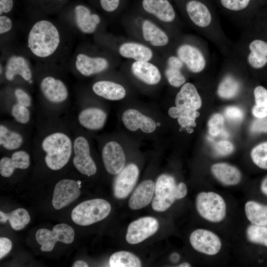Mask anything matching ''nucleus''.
<instances>
[{
  "label": "nucleus",
  "mask_w": 267,
  "mask_h": 267,
  "mask_svg": "<svg viewBox=\"0 0 267 267\" xmlns=\"http://www.w3.org/2000/svg\"><path fill=\"white\" fill-rule=\"evenodd\" d=\"M13 6V0H0V15L9 12Z\"/></svg>",
  "instance_id": "obj_50"
},
{
  "label": "nucleus",
  "mask_w": 267,
  "mask_h": 267,
  "mask_svg": "<svg viewBox=\"0 0 267 267\" xmlns=\"http://www.w3.org/2000/svg\"><path fill=\"white\" fill-rule=\"evenodd\" d=\"M73 228L66 223L55 225L52 230L41 228L36 233L37 242L41 245V250L44 252L52 251L57 241L70 244L74 239Z\"/></svg>",
  "instance_id": "obj_7"
},
{
  "label": "nucleus",
  "mask_w": 267,
  "mask_h": 267,
  "mask_svg": "<svg viewBox=\"0 0 267 267\" xmlns=\"http://www.w3.org/2000/svg\"><path fill=\"white\" fill-rule=\"evenodd\" d=\"M155 184L150 179L141 182L136 188L129 201L132 210H139L147 206L153 199Z\"/></svg>",
  "instance_id": "obj_23"
},
{
  "label": "nucleus",
  "mask_w": 267,
  "mask_h": 267,
  "mask_svg": "<svg viewBox=\"0 0 267 267\" xmlns=\"http://www.w3.org/2000/svg\"><path fill=\"white\" fill-rule=\"evenodd\" d=\"M111 267H140L141 264L139 258L133 253L121 251L113 253L109 259Z\"/></svg>",
  "instance_id": "obj_34"
},
{
  "label": "nucleus",
  "mask_w": 267,
  "mask_h": 267,
  "mask_svg": "<svg viewBox=\"0 0 267 267\" xmlns=\"http://www.w3.org/2000/svg\"><path fill=\"white\" fill-rule=\"evenodd\" d=\"M43 149L46 153L45 162L52 170L62 168L68 162L72 150L69 137L62 133H55L45 137L42 143Z\"/></svg>",
  "instance_id": "obj_3"
},
{
  "label": "nucleus",
  "mask_w": 267,
  "mask_h": 267,
  "mask_svg": "<svg viewBox=\"0 0 267 267\" xmlns=\"http://www.w3.org/2000/svg\"><path fill=\"white\" fill-rule=\"evenodd\" d=\"M251 130L254 133H267V117L263 118H257L251 125Z\"/></svg>",
  "instance_id": "obj_45"
},
{
  "label": "nucleus",
  "mask_w": 267,
  "mask_h": 267,
  "mask_svg": "<svg viewBox=\"0 0 267 267\" xmlns=\"http://www.w3.org/2000/svg\"><path fill=\"white\" fill-rule=\"evenodd\" d=\"M75 157L73 162L75 168L82 174L91 176L96 172L95 163L90 155L89 146L87 139L77 137L74 142Z\"/></svg>",
  "instance_id": "obj_10"
},
{
  "label": "nucleus",
  "mask_w": 267,
  "mask_h": 267,
  "mask_svg": "<svg viewBox=\"0 0 267 267\" xmlns=\"http://www.w3.org/2000/svg\"><path fill=\"white\" fill-rule=\"evenodd\" d=\"M11 113L14 118L20 123L26 124L30 120V112L27 107L18 102L12 106Z\"/></svg>",
  "instance_id": "obj_40"
},
{
  "label": "nucleus",
  "mask_w": 267,
  "mask_h": 267,
  "mask_svg": "<svg viewBox=\"0 0 267 267\" xmlns=\"http://www.w3.org/2000/svg\"><path fill=\"white\" fill-rule=\"evenodd\" d=\"M178 267H191V266L189 263H186V262H184V263H181V264H179L178 266Z\"/></svg>",
  "instance_id": "obj_54"
},
{
  "label": "nucleus",
  "mask_w": 267,
  "mask_h": 267,
  "mask_svg": "<svg viewBox=\"0 0 267 267\" xmlns=\"http://www.w3.org/2000/svg\"><path fill=\"white\" fill-rule=\"evenodd\" d=\"M196 207L199 215L213 222L222 221L226 215V204L219 194L214 192H201L196 198Z\"/></svg>",
  "instance_id": "obj_6"
},
{
  "label": "nucleus",
  "mask_w": 267,
  "mask_h": 267,
  "mask_svg": "<svg viewBox=\"0 0 267 267\" xmlns=\"http://www.w3.org/2000/svg\"><path fill=\"white\" fill-rule=\"evenodd\" d=\"M186 11L192 22L200 28L209 26L212 15L209 9L203 2L197 0H189L186 4Z\"/></svg>",
  "instance_id": "obj_25"
},
{
  "label": "nucleus",
  "mask_w": 267,
  "mask_h": 267,
  "mask_svg": "<svg viewBox=\"0 0 267 267\" xmlns=\"http://www.w3.org/2000/svg\"><path fill=\"white\" fill-rule=\"evenodd\" d=\"M19 75L29 83H32V72L26 59L21 55H13L7 60L5 69V77L9 81Z\"/></svg>",
  "instance_id": "obj_24"
},
{
  "label": "nucleus",
  "mask_w": 267,
  "mask_h": 267,
  "mask_svg": "<svg viewBox=\"0 0 267 267\" xmlns=\"http://www.w3.org/2000/svg\"><path fill=\"white\" fill-rule=\"evenodd\" d=\"M110 62L104 56H90L81 53L76 57L75 67L82 75L90 76L106 70L110 67Z\"/></svg>",
  "instance_id": "obj_18"
},
{
  "label": "nucleus",
  "mask_w": 267,
  "mask_h": 267,
  "mask_svg": "<svg viewBox=\"0 0 267 267\" xmlns=\"http://www.w3.org/2000/svg\"><path fill=\"white\" fill-rule=\"evenodd\" d=\"M215 150L220 156H227L230 154L234 150V146L229 141L222 140L218 141L215 145Z\"/></svg>",
  "instance_id": "obj_44"
},
{
  "label": "nucleus",
  "mask_w": 267,
  "mask_h": 267,
  "mask_svg": "<svg viewBox=\"0 0 267 267\" xmlns=\"http://www.w3.org/2000/svg\"><path fill=\"white\" fill-rule=\"evenodd\" d=\"M251 157L258 167L267 169V141L255 146L251 152Z\"/></svg>",
  "instance_id": "obj_38"
},
{
  "label": "nucleus",
  "mask_w": 267,
  "mask_h": 267,
  "mask_svg": "<svg viewBox=\"0 0 267 267\" xmlns=\"http://www.w3.org/2000/svg\"><path fill=\"white\" fill-rule=\"evenodd\" d=\"M139 176L137 166L133 163L127 165L117 174L113 183V192L118 199L126 198L134 188Z\"/></svg>",
  "instance_id": "obj_14"
},
{
  "label": "nucleus",
  "mask_w": 267,
  "mask_h": 267,
  "mask_svg": "<svg viewBox=\"0 0 267 267\" xmlns=\"http://www.w3.org/2000/svg\"><path fill=\"white\" fill-rule=\"evenodd\" d=\"M211 172L220 182L226 185H236L241 179L239 170L235 167L225 163L213 165Z\"/></svg>",
  "instance_id": "obj_29"
},
{
  "label": "nucleus",
  "mask_w": 267,
  "mask_h": 267,
  "mask_svg": "<svg viewBox=\"0 0 267 267\" xmlns=\"http://www.w3.org/2000/svg\"><path fill=\"white\" fill-rule=\"evenodd\" d=\"M74 267H87L88 265L83 261H76L73 265Z\"/></svg>",
  "instance_id": "obj_52"
},
{
  "label": "nucleus",
  "mask_w": 267,
  "mask_h": 267,
  "mask_svg": "<svg viewBox=\"0 0 267 267\" xmlns=\"http://www.w3.org/2000/svg\"></svg>",
  "instance_id": "obj_55"
},
{
  "label": "nucleus",
  "mask_w": 267,
  "mask_h": 267,
  "mask_svg": "<svg viewBox=\"0 0 267 267\" xmlns=\"http://www.w3.org/2000/svg\"><path fill=\"white\" fill-rule=\"evenodd\" d=\"M122 120L124 126L131 131L140 129L143 133L149 134L156 129V124L150 117L134 109H129L123 113Z\"/></svg>",
  "instance_id": "obj_20"
},
{
  "label": "nucleus",
  "mask_w": 267,
  "mask_h": 267,
  "mask_svg": "<svg viewBox=\"0 0 267 267\" xmlns=\"http://www.w3.org/2000/svg\"><path fill=\"white\" fill-rule=\"evenodd\" d=\"M224 115L227 119L234 122H240L244 118L243 111L234 106L226 107L224 110Z\"/></svg>",
  "instance_id": "obj_43"
},
{
  "label": "nucleus",
  "mask_w": 267,
  "mask_h": 267,
  "mask_svg": "<svg viewBox=\"0 0 267 267\" xmlns=\"http://www.w3.org/2000/svg\"><path fill=\"white\" fill-rule=\"evenodd\" d=\"M27 46L36 57L45 58L53 55L59 47L61 38L56 25L47 20H41L31 28Z\"/></svg>",
  "instance_id": "obj_1"
},
{
  "label": "nucleus",
  "mask_w": 267,
  "mask_h": 267,
  "mask_svg": "<svg viewBox=\"0 0 267 267\" xmlns=\"http://www.w3.org/2000/svg\"><path fill=\"white\" fill-rule=\"evenodd\" d=\"M81 185L75 180L64 179L58 182L54 189L52 204L57 210L60 209L74 201L81 193Z\"/></svg>",
  "instance_id": "obj_13"
},
{
  "label": "nucleus",
  "mask_w": 267,
  "mask_h": 267,
  "mask_svg": "<svg viewBox=\"0 0 267 267\" xmlns=\"http://www.w3.org/2000/svg\"><path fill=\"white\" fill-rule=\"evenodd\" d=\"M223 123L224 118L221 114L216 113L212 115L208 123L209 134L213 136L219 135L221 132Z\"/></svg>",
  "instance_id": "obj_39"
},
{
  "label": "nucleus",
  "mask_w": 267,
  "mask_h": 267,
  "mask_svg": "<svg viewBox=\"0 0 267 267\" xmlns=\"http://www.w3.org/2000/svg\"><path fill=\"white\" fill-rule=\"evenodd\" d=\"M187 192L183 182L176 183L175 178L168 174H162L157 178L155 187V196L152 199V208L157 212L167 210L177 199L184 197Z\"/></svg>",
  "instance_id": "obj_2"
},
{
  "label": "nucleus",
  "mask_w": 267,
  "mask_h": 267,
  "mask_svg": "<svg viewBox=\"0 0 267 267\" xmlns=\"http://www.w3.org/2000/svg\"><path fill=\"white\" fill-rule=\"evenodd\" d=\"M102 157L105 169L110 174H118L125 167L124 151L120 144L116 141H109L104 146Z\"/></svg>",
  "instance_id": "obj_16"
},
{
  "label": "nucleus",
  "mask_w": 267,
  "mask_h": 267,
  "mask_svg": "<svg viewBox=\"0 0 267 267\" xmlns=\"http://www.w3.org/2000/svg\"><path fill=\"white\" fill-rule=\"evenodd\" d=\"M107 115L101 109L89 107L82 110L79 115L80 124L84 128L91 130L102 128L104 125Z\"/></svg>",
  "instance_id": "obj_30"
},
{
  "label": "nucleus",
  "mask_w": 267,
  "mask_h": 267,
  "mask_svg": "<svg viewBox=\"0 0 267 267\" xmlns=\"http://www.w3.org/2000/svg\"><path fill=\"white\" fill-rule=\"evenodd\" d=\"M8 221L11 227L16 230L23 229L30 221L27 211L23 208L15 209L8 213L0 211V222L5 223Z\"/></svg>",
  "instance_id": "obj_33"
},
{
  "label": "nucleus",
  "mask_w": 267,
  "mask_h": 267,
  "mask_svg": "<svg viewBox=\"0 0 267 267\" xmlns=\"http://www.w3.org/2000/svg\"><path fill=\"white\" fill-rule=\"evenodd\" d=\"M117 51L121 57L131 61L154 62L155 58L154 49L140 41L122 42L118 45Z\"/></svg>",
  "instance_id": "obj_11"
},
{
  "label": "nucleus",
  "mask_w": 267,
  "mask_h": 267,
  "mask_svg": "<svg viewBox=\"0 0 267 267\" xmlns=\"http://www.w3.org/2000/svg\"><path fill=\"white\" fill-rule=\"evenodd\" d=\"M92 89L96 95L111 100H121L126 95V89L122 85L110 81H97L93 84Z\"/></svg>",
  "instance_id": "obj_27"
},
{
  "label": "nucleus",
  "mask_w": 267,
  "mask_h": 267,
  "mask_svg": "<svg viewBox=\"0 0 267 267\" xmlns=\"http://www.w3.org/2000/svg\"><path fill=\"white\" fill-rule=\"evenodd\" d=\"M121 0H100L102 8L107 12H113L118 8Z\"/></svg>",
  "instance_id": "obj_47"
},
{
  "label": "nucleus",
  "mask_w": 267,
  "mask_h": 267,
  "mask_svg": "<svg viewBox=\"0 0 267 267\" xmlns=\"http://www.w3.org/2000/svg\"><path fill=\"white\" fill-rule=\"evenodd\" d=\"M245 212L248 220L253 224L267 226V206L249 201L245 204Z\"/></svg>",
  "instance_id": "obj_32"
},
{
  "label": "nucleus",
  "mask_w": 267,
  "mask_h": 267,
  "mask_svg": "<svg viewBox=\"0 0 267 267\" xmlns=\"http://www.w3.org/2000/svg\"><path fill=\"white\" fill-rule=\"evenodd\" d=\"M30 165V156L24 151H18L11 157H4L0 160V173L4 177H9L15 169H26Z\"/></svg>",
  "instance_id": "obj_26"
},
{
  "label": "nucleus",
  "mask_w": 267,
  "mask_h": 267,
  "mask_svg": "<svg viewBox=\"0 0 267 267\" xmlns=\"http://www.w3.org/2000/svg\"><path fill=\"white\" fill-rule=\"evenodd\" d=\"M250 53L247 57L249 65L260 69L267 63V43L261 40H255L249 45Z\"/></svg>",
  "instance_id": "obj_31"
},
{
  "label": "nucleus",
  "mask_w": 267,
  "mask_h": 267,
  "mask_svg": "<svg viewBox=\"0 0 267 267\" xmlns=\"http://www.w3.org/2000/svg\"><path fill=\"white\" fill-rule=\"evenodd\" d=\"M248 240L255 243L261 244L267 247V227L251 225L246 231Z\"/></svg>",
  "instance_id": "obj_37"
},
{
  "label": "nucleus",
  "mask_w": 267,
  "mask_h": 267,
  "mask_svg": "<svg viewBox=\"0 0 267 267\" xmlns=\"http://www.w3.org/2000/svg\"><path fill=\"white\" fill-rule=\"evenodd\" d=\"M175 119L180 115L195 113L202 105V100L195 86L191 83L183 84L175 99Z\"/></svg>",
  "instance_id": "obj_8"
},
{
  "label": "nucleus",
  "mask_w": 267,
  "mask_h": 267,
  "mask_svg": "<svg viewBox=\"0 0 267 267\" xmlns=\"http://www.w3.org/2000/svg\"><path fill=\"white\" fill-rule=\"evenodd\" d=\"M255 105L267 110V89L259 86L254 90Z\"/></svg>",
  "instance_id": "obj_41"
},
{
  "label": "nucleus",
  "mask_w": 267,
  "mask_h": 267,
  "mask_svg": "<svg viewBox=\"0 0 267 267\" xmlns=\"http://www.w3.org/2000/svg\"><path fill=\"white\" fill-rule=\"evenodd\" d=\"M239 90L238 82L233 77L227 76L220 84L218 94L221 98L230 99L235 96Z\"/></svg>",
  "instance_id": "obj_36"
},
{
  "label": "nucleus",
  "mask_w": 267,
  "mask_h": 267,
  "mask_svg": "<svg viewBox=\"0 0 267 267\" xmlns=\"http://www.w3.org/2000/svg\"><path fill=\"white\" fill-rule=\"evenodd\" d=\"M251 0H220L222 5L232 11H239L246 8Z\"/></svg>",
  "instance_id": "obj_42"
},
{
  "label": "nucleus",
  "mask_w": 267,
  "mask_h": 267,
  "mask_svg": "<svg viewBox=\"0 0 267 267\" xmlns=\"http://www.w3.org/2000/svg\"><path fill=\"white\" fill-rule=\"evenodd\" d=\"M158 227V222L153 217L139 218L129 225L126 239L130 244H138L153 235Z\"/></svg>",
  "instance_id": "obj_9"
},
{
  "label": "nucleus",
  "mask_w": 267,
  "mask_h": 267,
  "mask_svg": "<svg viewBox=\"0 0 267 267\" xmlns=\"http://www.w3.org/2000/svg\"><path fill=\"white\" fill-rule=\"evenodd\" d=\"M261 189L262 191L267 195V177H266L262 181L261 185Z\"/></svg>",
  "instance_id": "obj_51"
},
{
  "label": "nucleus",
  "mask_w": 267,
  "mask_h": 267,
  "mask_svg": "<svg viewBox=\"0 0 267 267\" xmlns=\"http://www.w3.org/2000/svg\"><path fill=\"white\" fill-rule=\"evenodd\" d=\"M131 71L134 77L144 84L156 85L162 79L158 66L152 61H131Z\"/></svg>",
  "instance_id": "obj_19"
},
{
  "label": "nucleus",
  "mask_w": 267,
  "mask_h": 267,
  "mask_svg": "<svg viewBox=\"0 0 267 267\" xmlns=\"http://www.w3.org/2000/svg\"><path fill=\"white\" fill-rule=\"evenodd\" d=\"M130 26L141 42L156 49H162L170 43L168 33L158 23L149 18L130 21Z\"/></svg>",
  "instance_id": "obj_4"
},
{
  "label": "nucleus",
  "mask_w": 267,
  "mask_h": 267,
  "mask_svg": "<svg viewBox=\"0 0 267 267\" xmlns=\"http://www.w3.org/2000/svg\"><path fill=\"white\" fill-rule=\"evenodd\" d=\"M75 22L77 28L85 34L94 33L101 22L100 17L83 5H78L74 9Z\"/></svg>",
  "instance_id": "obj_21"
},
{
  "label": "nucleus",
  "mask_w": 267,
  "mask_h": 267,
  "mask_svg": "<svg viewBox=\"0 0 267 267\" xmlns=\"http://www.w3.org/2000/svg\"><path fill=\"white\" fill-rule=\"evenodd\" d=\"M187 69L194 73L204 70L206 61L201 50L195 45L183 43L176 49V54Z\"/></svg>",
  "instance_id": "obj_15"
},
{
  "label": "nucleus",
  "mask_w": 267,
  "mask_h": 267,
  "mask_svg": "<svg viewBox=\"0 0 267 267\" xmlns=\"http://www.w3.org/2000/svg\"><path fill=\"white\" fill-rule=\"evenodd\" d=\"M141 5L144 11L161 25L171 23L176 19L175 9L168 0H142Z\"/></svg>",
  "instance_id": "obj_17"
},
{
  "label": "nucleus",
  "mask_w": 267,
  "mask_h": 267,
  "mask_svg": "<svg viewBox=\"0 0 267 267\" xmlns=\"http://www.w3.org/2000/svg\"><path fill=\"white\" fill-rule=\"evenodd\" d=\"M23 138L18 133L9 130L6 127L0 126V144L7 150H14L22 144Z\"/></svg>",
  "instance_id": "obj_35"
},
{
  "label": "nucleus",
  "mask_w": 267,
  "mask_h": 267,
  "mask_svg": "<svg viewBox=\"0 0 267 267\" xmlns=\"http://www.w3.org/2000/svg\"><path fill=\"white\" fill-rule=\"evenodd\" d=\"M165 76L169 84L176 88L182 86L185 82V78L181 70L183 63L176 55L168 56L165 61Z\"/></svg>",
  "instance_id": "obj_28"
},
{
  "label": "nucleus",
  "mask_w": 267,
  "mask_h": 267,
  "mask_svg": "<svg viewBox=\"0 0 267 267\" xmlns=\"http://www.w3.org/2000/svg\"><path fill=\"white\" fill-rule=\"evenodd\" d=\"M110 203L102 199L96 198L84 201L72 210L71 218L76 224L86 226L99 222L109 214Z\"/></svg>",
  "instance_id": "obj_5"
},
{
  "label": "nucleus",
  "mask_w": 267,
  "mask_h": 267,
  "mask_svg": "<svg viewBox=\"0 0 267 267\" xmlns=\"http://www.w3.org/2000/svg\"><path fill=\"white\" fill-rule=\"evenodd\" d=\"M40 88L45 98L52 103L63 102L68 95V89L63 82L51 76L43 79Z\"/></svg>",
  "instance_id": "obj_22"
},
{
  "label": "nucleus",
  "mask_w": 267,
  "mask_h": 267,
  "mask_svg": "<svg viewBox=\"0 0 267 267\" xmlns=\"http://www.w3.org/2000/svg\"><path fill=\"white\" fill-rule=\"evenodd\" d=\"M12 243L11 241L6 237L0 238V259H1L7 255L11 250Z\"/></svg>",
  "instance_id": "obj_48"
},
{
  "label": "nucleus",
  "mask_w": 267,
  "mask_h": 267,
  "mask_svg": "<svg viewBox=\"0 0 267 267\" xmlns=\"http://www.w3.org/2000/svg\"><path fill=\"white\" fill-rule=\"evenodd\" d=\"M12 27V21L6 15L0 16V34H3L9 32Z\"/></svg>",
  "instance_id": "obj_49"
},
{
  "label": "nucleus",
  "mask_w": 267,
  "mask_h": 267,
  "mask_svg": "<svg viewBox=\"0 0 267 267\" xmlns=\"http://www.w3.org/2000/svg\"><path fill=\"white\" fill-rule=\"evenodd\" d=\"M171 260L172 262H176L179 259V256L178 253H174L171 256Z\"/></svg>",
  "instance_id": "obj_53"
},
{
  "label": "nucleus",
  "mask_w": 267,
  "mask_h": 267,
  "mask_svg": "<svg viewBox=\"0 0 267 267\" xmlns=\"http://www.w3.org/2000/svg\"><path fill=\"white\" fill-rule=\"evenodd\" d=\"M14 94L18 103L27 107L31 105V97L30 95L24 90L18 88L15 89Z\"/></svg>",
  "instance_id": "obj_46"
},
{
  "label": "nucleus",
  "mask_w": 267,
  "mask_h": 267,
  "mask_svg": "<svg viewBox=\"0 0 267 267\" xmlns=\"http://www.w3.org/2000/svg\"><path fill=\"white\" fill-rule=\"evenodd\" d=\"M189 241L196 251L208 255L217 254L222 246L219 237L213 232L204 229L193 231L190 235Z\"/></svg>",
  "instance_id": "obj_12"
}]
</instances>
